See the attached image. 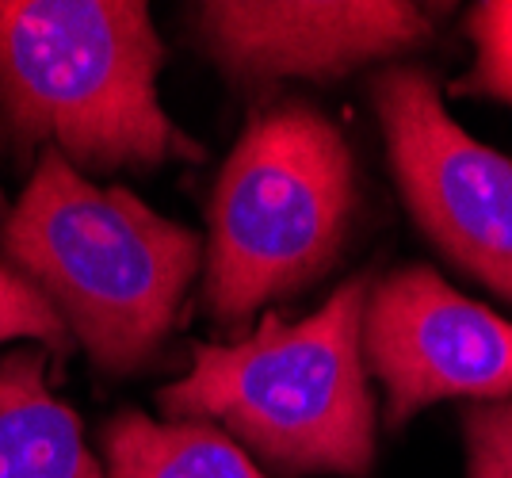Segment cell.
<instances>
[{"instance_id":"cell-3","label":"cell","mask_w":512,"mask_h":478,"mask_svg":"<svg viewBox=\"0 0 512 478\" xmlns=\"http://www.w3.org/2000/svg\"><path fill=\"white\" fill-rule=\"evenodd\" d=\"M375 276L341 283L302 322L264 314L234 345H195L192 368L157 391L169 421H218L287 475L367 478L375 402L363 364V306Z\"/></svg>"},{"instance_id":"cell-6","label":"cell","mask_w":512,"mask_h":478,"mask_svg":"<svg viewBox=\"0 0 512 478\" xmlns=\"http://www.w3.org/2000/svg\"><path fill=\"white\" fill-rule=\"evenodd\" d=\"M363 364L383 383L390 429L440 398L497 402L512 394V322L406 264L367 291Z\"/></svg>"},{"instance_id":"cell-2","label":"cell","mask_w":512,"mask_h":478,"mask_svg":"<svg viewBox=\"0 0 512 478\" xmlns=\"http://www.w3.org/2000/svg\"><path fill=\"white\" fill-rule=\"evenodd\" d=\"M161 66L142 0H0L4 123L81 173L203 161L157 96Z\"/></svg>"},{"instance_id":"cell-5","label":"cell","mask_w":512,"mask_h":478,"mask_svg":"<svg viewBox=\"0 0 512 478\" xmlns=\"http://www.w3.org/2000/svg\"><path fill=\"white\" fill-rule=\"evenodd\" d=\"M371 100L398 192L421 234L459 272L512 303V157L451 119L425 69H383Z\"/></svg>"},{"instance_id":"cell-7","label":"cell","mask_w":512,"mask_h":478,"mask_svg":"<svg viewBox=\"0 0 512 478\" xmlns=\"http://www.w3.org/2000/svg\"><path fill=\"white\" fill-rule=\"evenodd\" d=\"M188 20L237 85L333 81L432 39V16L406 0H203Z\"/></svg>"},{"instance_id":"cell-4","label":"cell","mask_w":512,"mask_h":478,"mask_svg":"<svg viewBox=\"0 0 512 478\" xmlns=\"http://www.w3.org/2000/svg\"><path fill=\"white\" fill-rule=\"evenodd\" d=\"M356 165L333 119L302 100L253 108L211 196L207 306L237 329L321 280L348 238Z\"/></svg>"},{"instance_id":"cell-9","label":"cell","mask_w":512,"mask_h":478,"mask_svg":"<svg viewBox=\"0 0 512 478\" xmlns=\"http://www.w3.org/2000/svg\"><path fill=\"white\" fill-rule=\"evenodd\" d=\"M104 456L107 478H268L211 421H153L142 410L107 425Z\"/></svg>"},{"instance_id":"cell-12","label":"cell","mask_w":512,"mask_h":478,"mask_svg":"<svg viewBox=\"0 0 512 478\" xmlns=\"http://www.w3.org/2000/svg\"><path fill=\"white\" fill-rule=\"evenodd\" d=\"M467 478H512V394L463 410Z\"/></svg>"},{"instance_id":"cell-1","label":"cell","mask_w":512,"mask_h":478,"mask_svg":"<svg viewBox=\"0 0 512 478\" xmlns=\"http://www.w3.org/2000/svg\"><path fill=\"white\" fill-rule=\"evenodd\" d=\"M12 268L43 291L107 375L146 368L188 299L203 245L127 188H100L43 150L4 226Z\"/></svg>"},{"instance_id":"cell-10","label":"cell","mask_w":512,"mask_h":478,"mask_svg":"<svg viewBox=\"0 0 512 478\" xmlns=\"http://www.w3.org/2000/svg\"><path fill=\"white\" fill-rule=\"evenodd\" d=\"M467 31L474 39V69L467 81H455V92L490 96L512 108V0L474 4Z\"/></svg>"},{"instance_id":"cell-8","label":"cell","mask_w":512,"mask_h":478,"mask_svg":"<svg viewBox=\"0 0 512 478\" xmlns=\"http://www.w3.org/2000/svg\"><path fill=\"white\" fill-rule=\"evenodd\" d=\"M0 478H107L85 429L46 383V352L0 356Z\"/></svg>"},{"instance_id":"cell-11","label":"cell","mask_w":512,"mask_h":478,"mask_svg":"<svg viewBox=\"0 0 512 478\" xmlns=\"http://www.w3.org/2000/svg\"><path fill=\"white\" fill-rule=\"evenodd\" d=\"M20 337L43 341V348H54V352H65V345L73 341L43 291L23 272L0 264V345Z\"/></svg>"}]
</instances>
